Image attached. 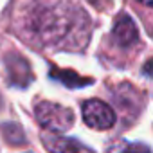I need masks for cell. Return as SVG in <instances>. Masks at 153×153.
<instances>
[{"instance_id":"3","label":"cell","mask_w":153,"mask_h":153,"mask_svg":"<svg viewBox=\"0 0 153 153\" xmlns=\"http://www.w3.org/2000/svg\"><path fill=\"white\" fill-rule=\"evenodd\" d=\"M83 121L94 130H110L115 124V112L101 99H88L81 106Z\"/></svg>"},{"instance_id":"10","label":"cell","mask_w":153,"mask_h":153,"mask_svg":"<svg viewBox=\"0 0 153 153\" xmlns=\"http://www.w3.org/2000/svg\"><path fill=\"white\" fill-rule=\"evenodd\" d=\"M139 4H142V6H146V7H153V0H137Z\"/></svg>"},{"instance_id":"9","label":"cell","mask_w":153,"mask_h":153,"mask_svg":"<svg viewBox=\"0 0 153 153\" xmlns=\"http://www.w3.org/2000/svg\"><path fill=\"white\" fill-rule=\"evenodd\" d=\"M67 153H94V151H92L90 148H87V146H83V144H79L78 140H74V139H72V142H70Z\"/></svg>"},{"instance_id":"6","label":"cell","mask_w":153,"mask_h":153,"mask_svg":"<svg viewBox=\"0 0 153 153\" xmlns=\"http://www.w3.org/2000/svg\"><path fill=\"white\" fill-rule=\"evenodd\" d=\"M51 78H54V79H58V81H61L63 85H67V87H70V88H76V87H83V85H88L90 83V79H81L78 74H74V72H70V70H51Z\"/></svg>"},{"instance_id":"8","label":"cell","mask_w":153,"mask_h":153,"mask_svg":"<svg viewBox=\"0 0 153 153\" xmlns=\"http://www.w3.org/2000/svg\"><path fill=\"white\" fill-rule=\"evenodd\" d=\"M121 153H151V149L146 144H128L123 148Z\"/></svg>"},{"instance_id":"5","label":"cell","mask_w":153,"mask_h":153,"mask_svg":"<svg viewBox=\"0 0 153 153\" xmlns=\"http://www.w3.org/2000/svg\"><path fill=\"white\" fill-rule=\"evenodd\" d=\"M7 70H9L11 83L16 85V87H27V85L33 81L31 67H29V63H27L22 56L11 54V56L7 58Z\"/></svg>"},{"instance_id":"2","label":"cell","mask_w":153,"mask_h":153,"mask_svg":"<svg viewBox=\"0 0 153 153\" xmlns=\"http://www.w3.org/2000/svg\"><path fill=\"white\" fill-rule=\"evenodd\" d=\"M36 121L38 124L49 131V133H63L72 128L74 124V112L67 106H61L58 103L42 101L36 105Z\"/></svg>"},{"instance_id":"7","label":"cell","mask_w":153,"mask_h":153,"mask_svg":"<svg viewBox=\"0 0 153 153\" xmlns=\"http://www.w3.org/2000/svg\"><path fill=\"white\" fill-rule=\"evenodd\" d=\"M2 130H4V137L7 142H11V144H24L25 142V135L18 124L9 123V124H4Z\"/></svg>"},{"instance_id":"11","label":"cell","mask_w":153,"mask_h":153,"mask_svg":"<svg viewBox=\"0 0 153 153\" xmlns=\"http://www.w3.org/2000/svg\"><path fill=\"white\" fill-rule=\"evenodd\" d=\"M88 2H92L94 6H103V2H105V0H88Z\"/></svg>"},{"instance_id":"1","label":"cell","mask_w":153,"mask_h":153,"mask_svg":"<svg viewBox=\"0 0 153 153\" xmlns=\"http://www.w3.org/2000/svg\"><path fill=\"white\" fill-rule=\"evenodd\" d=\"M31 27L42 43L70 51L85 49L92 31L88 15L72 4L36 9L33 13Z\"/></svg>"},{"instance_id":"4","label":"cell","mask_w":153,"mask_h":153,"mask_svg":"<svg viewBox=\"0 0 153 153\" xmlns=\"http://www.w3.org/2000/svg\"><path fill=\"white\" fill-rule=\"evenodd\" d=\"M112 38L119 47H130L139 40V31L128 15H119L112 31Z\"/></svg>"}]
</instances>
